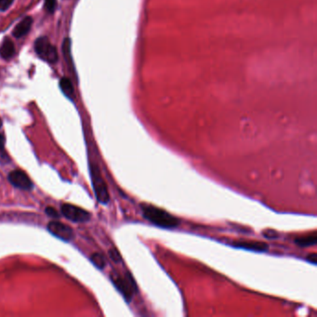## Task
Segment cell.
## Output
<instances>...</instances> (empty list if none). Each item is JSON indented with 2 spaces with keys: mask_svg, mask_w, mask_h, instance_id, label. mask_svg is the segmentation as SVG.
Returning <instances> with one entry per match:
<instances>
[{
  "mask_svg": "<svg viewBox=\"0 0 317 317\" xmlns=\"http://www.w3.org/2000/svg\"><path fill=\"white\" fill-rule=\"evenodd\" d=\"M141 210L146 220L164 229H174L177 228L181 223L180 220L175 216L171 215L166 210L156 208L155 206L141 204Z\"/></svg>",
  "mask_w": 317,
  "mask_h": 317,
  "instance_id": "1",
  "label": "cell"
},
{
  "mask_svg": "<svg viewBox=\"0 0 317 317\" xmlns=\"http://www.w3.org/2000/svg\"><path fill=\"white\" fill-rule=\"evenodd\" d=\"M90 167H91L90 171L92 177V186L95 196L101 204H108L110 201V194L108 192L107 185L102 178V173L100 171V168L95 164H92Z\"/></svg>",
  "mask_w": 317,
  "mask_h": 317,
  "instance_id": "2",
  "label": "cell"
},
{
  "mask_svg": "<svg viewBox=\"0 0 317 317\" xmlns=\"http://www.w3.org/2000/svg\"><path fill=\"white\" fill-rule=\"evenodd\" d=\"M111 279L116 285V287L119 290V292L123 295L127 302H130L133 298L134 291H137L136 284L132 276L129 274H127V276H121L119 274H113L111 275Z\"/></svg>",
  "mask_w": 317,
  "mask_h": 317,
  "instance_id": "3",
  "label": "cell"
},
{
  "mask_svg": "<svg viewBox=\"0 0 317 317\" xmlns=\"http://www.w3.org/2000/svg\"><path fill=\"white\" fill-rule=\"evenodd\" d=\"M35 50L38 57L48 62L49 64H54L58 61V52L53 45L49 42L46 37L38 38L35 42Z\"/></svg>",
  "mask_w": 317,
  "mask_h": 317,
  "instance_id": "4",
  "label": "cell"
},
{
  "mask_svg": "<svg viewBox=\"0 0 317 317\" xmlns=\"http://www.w3.org/2000/svg\"><path fill=\"white\" fill-rule=\"evenodd\" d=\"M61 211H62V214L71 221L85 222L91 219V214L87 210L73 206V205H63Z\"/></svg>",
  "mask_w": 317,
  "mask_h": 317,
  "instance_id": "5",
  "label": "cell"
},
{
  "mask_svg": "<svg viewBox=\"0 0 317 317\" xmlns=\"http://www.w3.org/2000/svg\"><path fill=\"white\" fill-rule=\"evenodd\" d=\"M48 230L54 237H58L64 241H71L74 238V231L70 226L60 221H50L48 224Z\"/></svg>",
  "mask_w": 317,
  "mask_h": 317,
  "instance_id": "6",
  "label": "cell"
},
{
  "mask_svg": "<svg viewBox=\"0 0 317 317\" xmlns=\"http://www.w3.org/2000/svg\"><path fill=\"white\" fill-rule=\"evenodd\" d=\"M8 179L10 183L16 188L24 190V191L32 190V181L27 176L25 172L22 171V170H13L9 174Z\"/></svg>",
  "mask_w": 317,
  "mask_h": 317,
  "instance_id": "7",
  "label": "cell"
},
{
  "mask_svg": "<svg viewBox=\"0 0 317 317\" xmlns=\"http://www.w3.org/2000/svg\"><path fill=\"white\" fill-rule=\"evenodd\" d=\"M232 246L237 248L255 251V252H266L269 249L268 244L262 242V241H253V240H239V241L233 243Z\"/></svg>",
  "mask_w": 317,
  "mask_h": 317,
  "instance_id": "8",
  "label": "cell"
},
{
  "mask_svg": "<svg viewBox=\"0 0 317 317\" xmlns=\"http://www.w3.org/2000/svg\"><path fill=\"white\" fill-rule=\"evenodd\" d=\"M33 19L31 17L27 16L19 22V24L17 25L14 30H13V36L16 38H21L24 36H26L27 34L30 31L31 27H32Z\"/></svg>",
  "mask_w": 317,
  "mask_h": 317,
  "instance_id": "9",
  "label": "cell"
},
{
  "mask_svg": "<svg viewBox=\"0 0 317 317\" xmlns=\"http://www.w3.org/2000/svg\"><path fill=\"white\" fill-rule=\"evenodd\" d=\"M15 54V47L11 38H5L0 46V56L4 60H10Z\"/></svg>",
  "mask_w": 317,
  "mask_h": 317,
  "instance_id": "10",
  "label": "cell"
},
{
  "mask_svg": "<svg viewBox=\"0 0 317 317\" xmlns=\"http://www.w3.org/2000/svg\"><path fill=\"white\" fill-rule=\"evenodd\" d=\"M60 87L66 97L69 98L71 100H74L75 92H74V87L72 85L70 79L63 77L60 81Z\"/></svg>",
  "mask_w": 317,
  "mask_h": 317,
  "instance_id": "11",
  "label": "cell"
},
{
  "mask_svg": "<svg viewBox=\"0 0 317 317\" xmlns=\"http://www.w3.org/2000/svg\"><path fill=\"white\" fill-rule=\"evenodd\" d=\"M294 242L300 247H307L314 246L317 242V237L315 235L307 236V237H298Z\"/></svg>",
  "mask_w": 317,
  "mask_h": 317,
  "instance_id": "12",
  "label": "cell"
},
{
  "mask_svg": "<svg viewBox=\"0 0 317 317\" xmlns=\"http://www.w3.org/2000/svg\"><path fill=\"white\" fill-rule=\"evenodd\" d=\"M91 261H92V264H94L97 268L102 269L105 267V258L102 256L101 253H93L92 256H91Z\"/></svg>",
  "mask_w": 317,
  "mask_h": 317,
  "instance_id": "13",
  "label": "cell"
},
{
  "mask_svg": "<svg viewBox=\"0 0 317 317\" xmlns=\"http://www.w3.org/2000/svg\"><path fill=\"white\" fill-rule=\"evenodd\" d=\"M57 8V0H45V10L49 13H54Z\"/></svg>",
  "mask_w": 317,
  "mask_h": 317,
  "instance_id": "14",
  "label": "cell"
},
{
  "mask_svg": "<svg viewBox=\"0 0 317 317\" xmlns=\"http://www.w3.org/2000/svg\"><path fill=\"white\" fill-rule=\"evenodd\" d=\"M109 256H110V258L111 260L114 262L116 264H119L121 262V255H120V253L119 252V250L118 249H116V248H112V249H110L109 250Z\"/></svg>",
  "mask_w": 317,
  "mask_h": 317,
  "instance_id": "15",
  "label": "cell"
},
{
  "mask_svg": "<svg viewBox=\"0 0 317 317\" xmlns=\"http://www.w3.org/2000/svg\"><path fill=\"white\" fill-rule=\"evenodd\" d=\"M45 212L47 213V215L53 218V219H59L60 218L59 212L51 207H47L45 210Z\"/></svg>",
  "mask_w": 317,
  "mask_h": 317,
  "instance_id": "16",
  "label": "cell"
},
{
  "mask_svg": "<svg viewBox=\"0 0 317 317\" xmlns=\"http://www.w3.org/2000/svg\"><path fill=\"white\" fill-rule=\"evenodd\" d=\"M14 0H0V11H5L12 5Z\"/></svg>",
  "mask_w": 317,
  "mask_h": 317,
  "instance_id": "17",
  "label": "cell"
},
{
  "mask_svg": "<svg viewBox=\"0 0 317 317\" xmlns=\"http://www.w3.org/2000/svg\"><path fill=\"white\" fill-rule=\"evenodd\" d=\"M263 235H264V237L269 238V239H273V238H276L278 237V234L272 229H268V230L263 232Z\"/></svg>",
  "mask_w": 317,
  "mask_h": 317,
  "instance_id": "18",
  "label": "cell"
},
{
  "mask_svg": "<svg viewBox=\"0 0 317 317\" xmlns=\"http://www.w3.org/2000/svg\"><path fill=\"white\" fill-rule=\"evenodd\" d=\"M306 261L308 263H310V264H313V265H315L317 264V256L315 253H312V254H310V255H308L306 257Z\"/></svg>",
  "mask_w": 317,
  "mask_h": 317,
  "instance_id": "19",
  "label": "cell"
},
{
  "mask_svg": "<svg viewBox=\"0 0 317 317\" xmlns=\"http://www.w3.org/2000/svg\"><path fill=\"white\" fill-rule=\"evenodd\" d=\"M4 146H5V137L0 134V152L4 150Z\"/></svg>",
  "mask_w": 317,
  "mask_h": 317,
  "instance_id": "20",
  "label": "cell"
},
{
  "mask_svg": "<svg viewBox=\"0 0 317 317\" xmlns=\"http://www.w3.org/2000/svg\"><path fill=\"white\" fill-rule=\"evenodd\" d=\"M1 126H2V121H1V119H0V128H1Z\"/></svg>",
  "mask_w": 317,
  "mask_h": 317,
  "instance_id": "21",
  "label": "cell"
}]
</instances>
